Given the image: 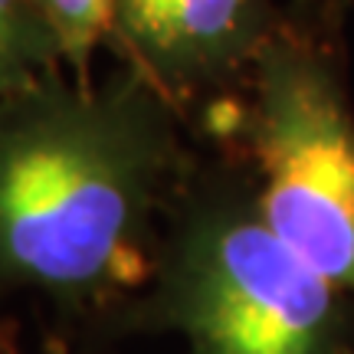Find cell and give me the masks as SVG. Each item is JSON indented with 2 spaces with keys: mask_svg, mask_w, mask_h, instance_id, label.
<instances>
[{
  "mask_svg": "<svg viewBox=\"0 0 354 354\" xmlns=\"http://www.w3.org/2000/svg\"><path fill=\"white\" fill-rule=\"evenodd\" d=\"M174 135L145 82L50 79L0 109V282L92 299L141 272Z\"/></svg>",
  "mask_w": 354,
  "mask_h": 354,
  "instance_id": "6da1fadb",
  "label": "cell"
},
{
  "mask_svg": "<svg viewBox=\"0 0 354 354\" xmlns=\"http://www.w3.org/2000/svg\"><path fill=\"white\" fill-rule=\"evenodd\" d=\"M348 299L240 194L190 201L158 263V305L190 354H348Z\"/></svg>",
  "mask_w": 354,
  "mask_h": 354,
  "instance_id": "7a4b0ae2",
  "label": "cell"
},
{
  "mask_svg": "<svg viewBox=\"0 0 354 354\" xmlns=\"http://www.w3.org/2000/svg\"><path fill=\"white\" fill-rule=\"evenodd\" d=\"M253 148L269 230L354 299V115L322 56L292 43L259 53Z\"/></svg>",
  "mask_w": 354,
  "mask_h": 354,
  "instance_id": "3957f363",
  "label": "cell"
},
{
  "mask_svg": "<svg viewBox=\"0 0 354 354\" xmlns=\"http://www.w3.org/2000/svg\"><path fill=\"white\" fill-rule=\"evenodd\" d=\"M259 0H115V30L165 88H194L256 46Z\"/></svg>",
  "mask_w": 354,
  "mask_h": 354,
  "instance_id": "277c9868",
  "label": "cell"
},
{
  "mask_svg": "<svg viewBox=\"0 0 354 354\" xmlns=\"http://www.w3.org/2000/svg\"><path fill=\"white\" fill-rule=\"evenodd\" d=\"M59 43L37 0H0V109L56 76Z\"/></svg>",
  "mask_w": 354,
  "mask_h": 354,
  "instance_id": "5b68a950",
  "label": "cell"
},
{
  "mask_svg": "<svg viewBox=\"0 0 354 354\" xmlns=\"http://www.w3.org/2000/svg\"><path fill=\"white\" fill-rule=\"evenodd\" d=\"M43 20L59 43L63 63L73 66L79 82L88 76V59L102 33L115 26V0H37Z\"/></svg>",
  "mask_w": 354,
  "mask_h": 354,
  "instance_id": "8992f818",
  "label": "cell"
}]
</instances>
